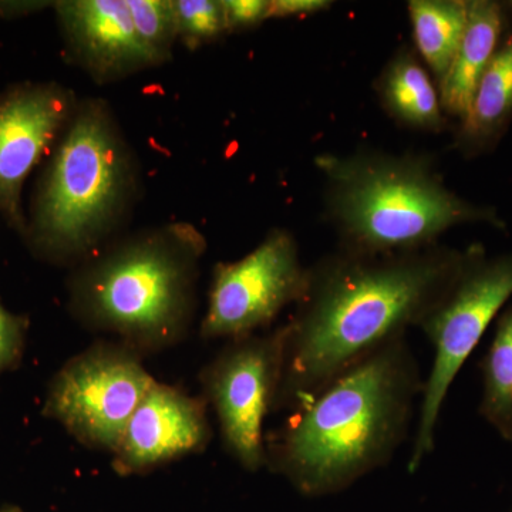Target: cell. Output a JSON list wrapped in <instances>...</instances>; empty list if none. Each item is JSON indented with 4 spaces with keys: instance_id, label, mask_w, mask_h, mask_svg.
Here are the masks:
<instances>
[{
    "instance_id": "obj_1",
    "label": "cell",
    "mask_w": 512,
    "mask_h": 512,
    "mask_svg": "<svg viewBox=\"0 0 512 512\" xmlns=\"http://www.w3.org/2000/svg\"><path fill=\"white\" fill-rule=\"evenodd\" d=\"M468 248L434 245L399 254L338 252L312 266L298 313L286 325L275 409H298L386 343L420 326L456 281Z\"/></svg>"
},
{
    "instance_id": "obj_2",
    "label": "cell",
    "mask_w": 512,
    "mask_h": 512,
    "mask_svg": "<svg viewBox=\"0 0 512 512\" xmlns=\"http://www.w3.org/2000/svg\"><path fill=\"white\" fill-rule=\"evenodd\" d=\"M423 386L406 336L386 343L293 410L266 446V466L308 497L346 490L390 463Z\"/></svg>"
},
{
    "instance_id": "obj_3",
    "label": "cell",
    "mask_w": 512,
    "mask_h": 512,
    "mask_svg": "<svg viewBox=\"0 0 512 512\" xmlns=\"http://www.w3.org/2000/svg\"><path fill=\"white\" fill-rule=\"evenodd\" d=\"M207 239L190 222L143 229L103 247L70 276L69 311L141 356L187 338Z\"/></svg>"
},
{
    "instance_id": "obj_4",
    "label": "cell",
    "mask_w": 512,
    "mask_h": 512,
    "mask_svg": "<svg viewBox=\"0 0 512 512\" xmlns=\"http://www.w3.org/2000/svg\"><path fill=\"white\" fill-rule=\"evenodd\" d=\"M140 188V164L110 104L80 99L37 187L23 237L45 261L80 265L123 227Z\"/></svg>"
},
{
    "instance_id": "obj_5",
    "label": "cell",
    "mask_w": 512,
    "mask_h": 512,
    "mask_svg": "<svg viewBox=\"0 0 512 512\" xmlns=\"http://www.w3.org/2000/svg\"><path fill=\"white\" fill-rule=\"evenodd\" d=\"M325 212L355 254H399L439 245L451 228L487 224L505 229L497 210L460 197L444 184L430 157L359 151L320 154Z\"/></svg>"
},
{
    "instance_id": "obj_6",
    "label": "cell",
    "mask_w": 512,
    "mask_h": 512,
    "mask_svg": "<svg viewBox=\"0 0 512 512\" xmlns=\"http://www.w3.org/2000/svg\"><path fill=\"white\" fill-rule=\"evenodd\" d=\"M511 296L512 252L488 256L481 245H471L456 281L420 323L433 345L434 360L421 393L409 473L433 453L437 423L451 384Z\"/></svg>"
},
{
    "instance_id": "obj_7",
    "label": "cell",
    "mask_w": 512,
    "mask_h": 512,
    "mask_svg": "<svg viewBox=\"0 0 512 512\" xmlns=\"http://www.w3.org/2000/svg\"><path fill=\"white\" fill-rule=\"evenodd\" d=\"M154 382L140 353L103 340L64 363L50 382L43 414L84 446L114 454Z\"/></svg>"
},
{
    "instance_id": "obj_8",
    "label": "cell",
    "mask_w": 512,
    "mask_h": 512,
    "mask_svg": "<svg viewBox=\"0 0 512 512\" xmlns=\"http://www.w3.org/2000/svg\"><path fill=\"white\" fill-rule=\"evenodd\" d=\"M288 328L229 340L202 370L204 399L217 413L222 441L248 471L266 466L264 421L284 375Z\"/></svg>"
},
{
    "instance_id": "obj_9",
    "label": "cell",
    "mask_w": 512,
    "mask_h": 512,
    "mask_svg": "<svg viewBox=\"0 0 512 512\" xmlns=\"http://www.w3.org/2000/svg\"><path fill=\"white\" fill-rule=\"evenodd\" d=\"M309 275L311 269L303 266L292 232L272 229L244 258L215 266L201 338L234 340L255 335L286 306L302 301Z\"/></svg>"
},
{
    "instance_id": "obj_10",
    "label": "cell",
    "mask_w": 512,
    "mask_h": 512,
    "mask_svg": "<svg viewBox=\"0 0 512 512\" xmlns=\"http://www.w3.org/2000/svg\"><path fill=\"white\" fill-rule=\"evenodd\" d=\"M63 84L22 83L0 94V215L25 235L22 192L43 154L57 144L79 106Z\"/></svg>"
},
{
    "instance_id": "obj_11",
    "label": "cell",
    "mask_w": 512,
    "mask_h": 512,
    "mask_svg": "<svg viewBox=\"0 0 512 512\" xmlns=\"http://www.w3.org/2000/svg\"><path fill=\"white\" fill-rule=\"evenodd\" d=\"M207 406L204 397L156 380L128 420L113 454L114 470L133 476L204 451L211 440Z\"/></svg>"
},
{
    "instance_id": "obj_12",
    "label": "cell",
    "mask_w": 512,
    "mask_h": 512,
    "mask_svg": "<svg viewBox=\"0 0 512 512\" xmlns=\"http://www.w3.org/2000/svg\"><path fill=\"white\" fill-rule=\"evenodd\" d=\"M53 9L67 55L93 82L117 83L153 69L127 0H60Z\"/></svg>"
},
{
    "instance_id": "obj_13",
    "label": "cell",
    "mask_w": 512,
    "mask_h": 512,
    "mask_svg": "<svg viewBox=\"0 0 512 512\" xmlns=\"http://www.w3.org/2000/svg\"><path fill=\"white\" fill-rule=\"evenodd\" d=\"M508 15L495 0H468L466 32L450 69L439 84L441 107L463 120L481 77L490 66L505 35Z\"/></svg>"
},
{
    "instance_id": "obj_14",
    "label": "cell",
    "mask_w": 512,
    "mask_h": 512,
    "mask_svg": "<svg viewBox=\"0 0 512 512\" xmlns=\"http://www.w3.org/2000/svg\"><path fill=\"white\" fill-rule=\"evenodd\" d=\"M512 120V30L478 83L470 109L460 121L456 146L464 156L493 150Z\"/></svg>"
},
{
    "instance_id": "obj_15",
    "label": "cell",
    "mask_w": 512,
    "mask_h": 512,
    "mask_svg": "<svg viewBox=\"0 0 512 512\" xmlns=\"http://www.w3.org/2000/svg\"><path fill=\"white\" fill-rule=\"evenodd\" d=\"M376 92L384 110L403 126L421 131L446 127L439 89L413 50H399L390 59L376 80Z\"/></svg>"
},
{
    "instance_id": "obj_16",
    "label": "cell",
    "mask_w": 512,
    "mask_h": 512,
    "mask_svg": "<svg viewBox=\"0 0 512 512\" xmlns=\"http://www.w3.org/2000/svg\"><path fill=\"white\" fill-rule=\"evenodd\" d=\"M407 8L417 52L440 84L466 32L468 0H412Z\"/></svg>"
},
{
    "instance_id": "obj_17",
    "label": "cell",
    "mask_w": 512,
    "mask_h": 512,
    "mask_svg": "<svg viewBox=\"0 0 512 512\" xmlns=\"http://www.w3.org/2000/svg\"><path fill=\"white\" fill-rule=\"evenodd\" d=\"M480 367L483 396L478 412L512 446V306L498 319Z\"/></svg>"
},
{
    "instance_id": "obj_18",
    "label": "cell",
    "mask_w": 512,
    "mask_h": 512,
    "mask_svg": "<svg viewBox=\"0 0 512 512\" xmlns=\"http://www.w3.org/2000/svg\"><path fill=\"white\" fill-rule=\"evenodd\" d=\"M127 6L153 67L170 62L178 42L174 0H127Z\"/></svg>"
},
{
    "instance_id": "obj_19",
    "label": "cell",
    "mask_w": 512,
    "mask_h": 512,
    "mask_svg": "<svg viewBox=\"0 0 512 512\" xmlns=\"http://www.w3.org/2000/svg\"><path fill=\"white\" fill-rule=\"evenodd\" d=\"M178 42L194 50L229 33L224 0H174Z\"/></svg>"
},
{
    "instance_id": "obj_20",
    "label": "cell",
    "mask_w": 512,
    "mask_h": 512,
    "mask_svg": "<svg viewBox=\"0 0 512 512\" xmlns=\"http://www.w3.org/2000/svg\"><path fill=\"white\" fill-rule=\"evenodd\" d=\"M26 329L25 318L9 312L0 302V373L19 362L25 348Z\"/></svg>"
},
{
    "instance_id": "obj_21",
    "label": "cell",
    "mask_w": 512,
    "mask_h": 512,
    "mask_svg": "<svg viewBox=\"0 0 512 512\" xmlns=\"http://www.w3.org/2000/svg\"><path fill=\"white\" fill-rule=\"evenodd\" d=\"M229 32L256 28L271 12V0H224Z\"/></svg>"
},
{
    "instance_id": "obj_22",
    "label": "cell",
    "mask_w": 512,
    "mask_h": 512,
    "mask_svg": "<svg viewBox=\"0 0 512 512\" xmlns=\"http://www.w3.org/2000/svg\"><path fill=\"white\" fill-rule=\"evenodd\" d=\"M329 8H332L329 0H271L269 19L313 15Z\"/></svg>"
},
{
    "instance_id": "obj_23",
    "label": "cell",
    "mask_w": 512,
    "mask_h": 512,
    "mask_svg": "<svg viewBox=\"0 0 512 512\" xmlns=\"http://www.w3.org/2000/svg\"><path fill=\"white\" fill-rule=\"evenodd\" d=\"M503 6L505 12H507L508 18H510V16H512V0H510V2L503 3Z\"/></svg>"
},
{
    "instance_id": "obj_24",
    "label": "cell",
    "mask_w": 512,
    "mask_h": 512,
    "mask_svg": "<svg viewBox=\"0 0 512 512\" xmlns=\"http://www.w3.org/2000/svg\"><path fill=\"white\" fill-rule=\"evenodd\" d=\"M0 512H22L18 510V508H3V510H0Z\"/></svg>"
},
{
    "instance_id": "obj_25",
    "label": "cell",
    "mask_w": 512,
    "mask_h": 512,
    "mask_svg": "<svg viewBox=\"0 0 512 512\" xmlns=\"http://www.w3.org/2000/svg\"><path fill=\"white\" fill-rule=\"evenodd\" d=\"M510 512H512V510Z\"/></svg>"
}]
</instances>
